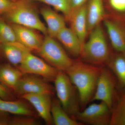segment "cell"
Wrapping results in <instances>:
<instances>
[{"label": "cell", "instance_id": "cell-1", "mask_svg": "<svg viewBox=\"0 0 125 125\" xmlns=\"http://www.w3.org/2000/svg\"><path fill=\"white\" fill-rule=\"evenodd\" d=\"M102 68L80 61H74L65 72L78 91L81 111L91 102Z\"/></svg>", "mask_w": 125, "mask_h": 125}, {"label": "cell", "instance_id": "cell-2", "mask_svg": "<svg viewBox=\"0 0 125 125\" xmlns=\"http://www.w3.org/2000/svg\"><path fill=\"white\" fill-rule=\"evenodd\" d=\"M30 0H18L4 15L10 24L19 25L40 31L47 35V27L42 22Z\"/></svg>", "mask_w": 125, "mask_h": 125}, {"label": "cell", "instance_id": "cell-3", "mask_svg": "<svg viewBox=\"0 0 125 125\" xmlns=\"http://www.w3.org/2000/svg\"><path fill=\"white\" fill-rule=\"evenodd\" d=\"M84 43L81 57L85 61L95 65L106 64L112 53L101 24L89 32Z\"/></svg>", "mask_w": 125, "mask_h": 125}, {"label": "cell", "instance_id": "cell-4", "mask_svg": "<svg viewBox=\"0 0 125 125\" xmlns=\"http://www.w3.org/2000/svg\"><path fill=\"white\" fill-rule=\"evenodd\" d=\"M54 82L58 101L66 112L75 119L81 111L79 96L77 89L64 71H58Z\"/></svg>", "mask_w": 125, "mask_h": 125}, {"label": "cell", "instance_id": "cell-5", "mask_svg": "<svg viewBox=\"0 0 125 125\" xmlns=\"http://www.w3.org/2000/svg\"><path fill=\"white\" fill-rule=\"evenodd\" d=\"M37 52L48 64L58 71L65 72L74 62L55 38L48 34L45 36L42 46Z\"/></svg>", "mask_w": 125, "mask_h": 125}, {"label": "cell", "instance_id": "cell-6", "mask_svg": "<svg viewBox=\"0 0 125 125\" xmlns=\"http://www.w3.org/2000/svg\"><path fill=\"white\" fill-rule=\"evenodd\" d=\"M117 89L116 80L111 72L108 68L102 67L91 102H103L112 111L119 98Z\"/></svg>", "mask_w": 125, "mask_h": 125}, {"label": "cell", "instance_id": "cell-7", "mask_svg": "<svg viewBox=\"0 0 125 125\" xmlns=\"http://www.w3.org/2000/svg\"><path fill=\"white\" fill-rule=\"evenodd\" d=\"M112 114L111 109L101 102L87 106L78 113L74 118L83 125H110Z\"/></svg>", "mask_w": 125, "mask_h": 125}, {"label": "cell", "instance_id": "cell-8", "mask_svg": "<svg viewBox=\"0 0 125 125\" xmlns=\"http://www.w3.org/2000/svg\"><path fill=\"white\" fill-rule=\"evenodd\" d=\"M19 66V69L23 73L39 75L48 81H54L59 71L41 58L34 55L31 51L27 52Z\"/></svg>", "mask_w": 125, "mask_h": 125}, {"label": "cell", "instance_id": "cell-9", "mask_svg": "<svg viewBox=\"0 0 125 125\" xmlns=\"http://www.w3.org/2000/svg\"><path fill=\"white\" fill-rule=\"evenodd\" d=\"M112 47L125 55V22L106 16L103 20Z\"/></svg>", "mask_w": 125, "mask_h": 125}, {"label": "cell", "instance_id": "cell-10", "mask_svg": "<svg viewBox=\"0 0 125 125\" xmlns=\"http://www.w3.org/2000/svg\"><path fill=\"white\" fill-rule=\"evenodd\" d=\"M14 92L21 96L28 94H54L52 87L44 81L33 76H23Z\"/></svg>", "mask_w": 125, "mask_h": 125}, {"label": "cell", "instance_id": "cell-11", "mask_svg": "<svg viewBox=\"0 0 125 125\" xmlns=\"http://www.w3.org/2000/svg\"><path fill=\"white\" fill-rule=\"evenodd\" d=\"M51 95L48 94H28L21 97L32 105L47 125H52L53 122L51 113Z\"/></svg>", "mask_w": 125, "mask_h": 125}, {"label": "cell", "instance_id": "cell-12", "mask_svg": "<svg viewBox=\"0 0 125 125\" xmlns=\"http://www.w3.org/2000/svg\"><path fill=\"white\" fill-rule=\"evenodd\" d=\"M13 29L17 42L30 50L37 52L42 46L43 38L36 30L19 25L10 24Z\"/></svg>", "mask_w": 125, "mask_h": 125}, {"label": "cell", "instance_id": "cell-13", "mask_svg": "<svg viewBox=\"0 0 125 125\" xmlns=\"http://www.w3.org/2000/svg\"><path fill=\"white\" fill-rule=\"evenodd\" d=\"M114 75L117 87L122 93L125 92V55L115 52L112 53L106 63Z\"/></svg>", "mask_w": 125, "mask_h": 125}, {"label": "cell", "instance_id": "cell-14", "mask_svg": "<svg viewBox=\"0 0 125 125\" xmlns=\"http://www.w3.org/2000/svg\"><path fill=\"white\" fill-rule=\"evenodd\" d=\"M56 38L72 55L75 57L81 55L83 45L70 28L65 27L59 32Z\"/></svg>", "mask_w": 125, "mask_h": 125}, {"label": "cell", "instance_id": "cell-15", "mask_svg": "<svg viewBox=\"0 0 125 125\" xmlns=\"http://www.w3.org/2000/svg\"><path fill=\"white\" fill-rule=\"evenodd\" d=\"M86 5L73 14L68 21L70 28L78 36L83 45L89 34Z\"/></svg>", "mask_w": 125, "mask_h": 125}, {"label": "cell", "instance_id": "cell-16", "mask_svg": "<svg viewBox=\"0 0 125 125\" xmlns=\"http://www.w3.org/2000/svg\"><path fill=\"white\" fill-rule=\"evenodd\" d=\"M40 13L46 23L48 35L56 39L59 32L66 27L64 17L47 7L42 8Z\"/></svg>", "mask_w": 125, "mask_h": 125}, {"label": "cell", "instance_id": "cell-17", "mask_svg": "<svg viewBox=\"0 0 125 125\" xmlns=\"http://www.w3.org/2000/svg\"><path fill=\"white\" fill-rule=\"evenodd\" d=\"M86 13L89 33L100 24L106 16L103 0H88L86 5Z\"/></svg>", "mask_w": 125, "mask_h": 125}, {"label": "cell", "instance_id": "cell-18", "mask_svg": "<svg viewBox=\"0 0 125 125\" xmlns=\"http://www.w3.org/2000/svg\"><path fill=\"white\" fill-rule=\"evenodd\" d=\"M0 45L5 56L15 66L19 65L27 52L31 51L18 42Z\"/></svg>", "mask_w": 125, "mask_h": 125}, {"label": "cell", "instance_id": "cell-19", "mask_svg": "<svg viewBox=\"0 0 125 125\" xmlns=\"http://www.w3.org/2000/svg\"><path fill=\"white\" fill-rule=\"evenodd\" d=\"M0 112L18 115L36 117V113L26 103L22 101H9L0 98Z\"/></svg>", "mask_w": 125, "mask_h": 125}, {"label": "cell", "instance_id": "cell-20", "mask_svg": "<svg viewBox=\"0 0 125 125\" xmlns=\"http://www.w3.org/2000/svg\"><path fill=\"white\" fill-rule=\"evenodd\" d=\"M23 73L9 64L0 66V83L8 89L14 91Z\"/></svg>", "mask_w": 125, "mask_h": 125}, {"label": "cell", "instance_id": "cell-21", "mask_svg": "<svg viewBox=\"0 0 125 125\" xmlns=\"http://www.w3.org/2000/svg\"><path fill=\"white\" fill-rule=\"evenodd\" d=\"M51 113L53 124L55 125H83L69 115L62 107L58 99H54L52 101Z\"/></svg>", "mask_w": 125, "mask_h": 125}, {"label": "cell", "instance_id": "cell-22", "mask_svg": "<svg viewBox=\"0 0 125 125\" xmlns=\"http://www.w3.org/2000/svg\"><path fill=\"white\" fill-rule=\"evenodd\" d=\"M106 15L125 22V0H107Z\"/></svg>", "mask_w": 125, "mask_h": 125}, {"label": "cell", "instance_id": "cell-23", "mask_svg": "<svg viewBox=\"0 0 125 125\" xmlns=\"http://www.w3.org/2000/svg\"><path fill=\"white\" fill-rule=\"evenodd\" d=\"M16 42L17 41L13 29L0 18V44Z\"/></svg>", "mask_w": 125, "mask_h": 125}, {"label": "cell", "instance_id": "cell-24", "mask_svg": "<svg viewBox=\"0 0 125 125\" xmlns=\"http://www.w3.org/2000/svg\"><path fill=\"white\" fill-rule=\"evenodd\" d=\"M125 117V92L121 94L112 110L110 125H114L117 121Z\"/></svg>", "mask_w": 125, "mask_h": 125}, {"label": "cell", "instance_id": "cell-25", "mask_svg": "<svg viewBox=\"0 0 125 125\" xmlns=\"http://www.w3.org/2000/svg\"><path fill=\"white\" fill-rule=\"evenodd\" d=\"M43 2L51 6L56 10L60 11L64 15L66 21H68L69 16V0H30Z\"/></svg>", "mask_w": 125, "mask_h": 125}, {"label": "cell", "instance_id": "cell-26", "mask_svg": "<svg viewBox=\"0 0 125 125\" xmlns=\"http://www.w3.org/2000/svg\"><path fill=\"white\" fill-rule=\"evenodd\" d=\"M34 117L18 115L11 117L10 125H37L40 123Z\"/></svg>", "mask_w": 125, "mask_h": 125}, {"label": "cell", "instance_id": "cell-27", "mask_svg": "<svg viewBox=\"0 0 125 125\" xmlns=\"http://www.w3.org/2000/svg\"><path fill=\"white\" fill-rule=\"evenodd\" d=\"M88 0H69V16L87 4Z\"/></svg>", "mask_w": 125, "mask_h": 125}, {"label": "cell", "instance_id": "cell-28", "mask_svg": "<svg viewBox=\"0 0 125 125\" xmlns=\"http://www.w3.org/2000/svg\"><path fill=\"white\" fill-rule=\"evenodd\" d=\"M0 98L5 100L12 101L13 96L10 90L0 83Z\"/></svg>", "mask_w": 125, "mask_h": 125}, {"label": "cell", "instance_id": "cell-29", "mask_svg": "<svg viewBox=\"0 0 125 125\" xmlns=\"http://www.w3.org/2000/svg\"><path fill=\"white\" fill-rule=\"evenodd\" d=\"M13 3L10 0H0V15H4L8 12Z\"/></svg>", "mask_w": 125, "mask_h": 125}, {"label": "cell", "instance_id": "cell-30", "mask_svg": "<svg viewBox=\"0 0 125 125\" xmlns=\"http://www.w3.org/2000/svg\"><path fill=\"white\" fill-rule=\"evenodd\" d=\"M11 118L8 113L0 112V125H10Z\"/></svg>", "mask_w": 125, "mask_h": 125}, {"label": "cell", "instance_id": "cell-31", "mask_svg": "<svg viewBox=\"0 0 125 125\" xmlns=\"http://www.w3.org/2000/svg\"><path fill=\"white\" fill-rule=\"evenodd\" d=\"M11 1H13V2H15L16 1L18 0H10Z\"/></svg>", "mask_w": 125, "mask_h": 125}, {"label": "cell", "instance_id": "cell-32", "mask_svg": "<svg viewBox=\"0 0 125 125\" xmlns=\"http://www.w3.org/2000/svg\"></svg>", "mask_w": 125, "mask_h": 125}]
</instances>
